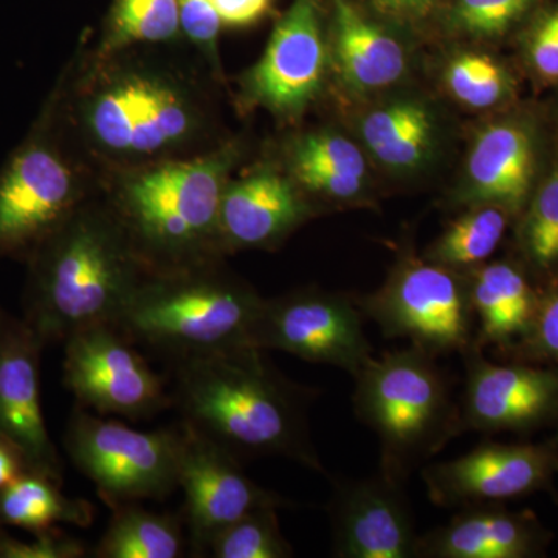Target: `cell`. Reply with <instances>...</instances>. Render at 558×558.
<instances>
[{
	"instance_id": "1",
	"label": "cell",
	"mask_w": 558,
	"mask_h": 558,
	"mask_svg": "<svg viewBox=\"0 0 558 558\" xmlns=\"http://www.w3.org/2000/svg\"><path fill=\"white\" fill-rule=\"evenodd\" d=\"M314 395L255 347L174 362L171 400L182 424L240 461L281 457L325 473L311 439Z\"/></svg>"
},
{
	"instance_id": "2",
	"label": "cell",
	"mask_w": 558,
	"mask_h": 558,
	"mask_svg": "<svg viewBox=\"0 0 558 558\" xmlns=\"http://www.w3.org/2000/svg\"><path fill=\"white\" fill-rule=\"evenodd\" d=\"M138 264L123 226L101 216L65 219L40 259L25 323L44 347L113 325L142 282Z\"/></svg>"
},
{
	"instance_id": "3",
	"label": "cell",
	"mask_w": 558,
	"mask_h": 558,
	"mask_svg": "<svg viewBox=\"0 0 558 558\" xmlns=\"http://www.w3.org/2000/svg\"><path fill=\"white\" fill-rule=\"evenodd\" d=\"M436 359L411 344L371 359L354 376L355 416L379 439V472L400 483L464 433Z\"/></svg>"
},
{
	"instance_id": "4",
	"label": "cell",
	"mask_w": 558,
	"mask_h": 558,
	"mask_svg": "<svg viewBox=\"0 0 558 558\" xmlns=\"http://www.w3.org/2000/svg\"><path fill=\"white\" fill-rule=\"evenodd\" d=\"M196 267L142 279L113 326L132 343L172 362L252 347L264 300L252 289Z\"/></svg>"
},
{
	"instance_id": "5",
	"label": "cell",
	"mask_w": 558,
	"mask_h": 558,
	"mask_svg": "<svg viewBox=\"0 0 558 558\" xmlns=\"http://www.w3.org/2000/svg\"><path fill=\"white\" fill-rule=\"evenodd\" d=\"M226 161H182L146 172L124 191L121 213L130 241L150 259H170L171 270L189 269L209 244H218Z\"/></svg>"
},
{
	"instance_id": "6",
	"label": "cell",
	"mask_w": 558,
	"mask_h": 558,
	"mask_svg": "<svg viewBox=\"0 0 558 558\" xmlns=\"http://www.w3.org/2000/svg\"><path fill=\"white\" fill-rule=\"evenodd\" d=\"M182 442L183 427L138 432L81 405L65 433L70 459L110 508L174 494Z\"/></svg>"
},
{
	"instance_id": "7",
	"label": "cell",
	"mask_w": 558,
	"mask_h": 558,
	"mask_svg": "<svg viewBox=\"0 0 558 558\" xmlns=\"http://www.w3.org/2000/svg\"><path fill=\"white\" fill-rule=\"evenodd\" d=\"M387 339H407L429 354H464L475 343L469 281L440 264L407 259L376 295L359 303Z\"/></svg>"
},
{
	"instance_id": "8",
	"label": "cell",
	"mask_w": 558,
	"mask_h": 558,
	"mask_svg": "<svg viewBox=\"0 0 558 558\" xmlns=\"http://www.w3.org/2000/svg\"><path fill=\"white\" fill-rule=\"evenodd\" d=\"M64 343V385L84 409L138 421L172 405L159 374L116 326L81 329Z\"/></svg>"
},
{
	"instance_id": "9",
	"label": "cell",
	"mask_w": 558,
	"mask_h": 558,
	"mask_svg": "<svg viewBox=\"0 0 558 558\" xmlns=\"http://www.w3.org/2000/svg\"><path fill=\"white\" fill-rule=\"evenodd\" d=\"M363 318L359 304L333 293L310 290L264 300L250 344L333 366L354 377L374 357Z\"/></svg>"
},
{
	"instance_id": "10",
	"label": "cell",
	"mask_w": 558,
	"mask_h": 558,
	"mask_svg": "<svg viewBox=\"0 0 558 558\" xmlns=\"http://www.w3.org/2000/svg\"><path fill=\"white\" fill-rule=\"evenodd\" d=\"M429 501L439 508H464L546 492L556 495L558 428L542 442L484 440L450 461L421 469Z\"/></svg>"
},
{
	"instance_id": "11",
	"label": "cell",
	"mask_w": 558,
	"mask_h": 558,
	"mask_svg": "<svg viewBox=\"0 0 558 558\" xmlns=\"http://www.w3.org/2000/svg\"><path fill=\"white\" fill-rule=\"evenodd\" d=\"M462 360V432L529 436L543 428H558V366L520 360L495 363L478 343H473Z\"/></svg>"
},
{
	"instance_id": "12",
	"label": "cell",
	"mask_w": 558,
	"mask_h": 558,
	"mask_svg": "<svg viewBox=\"0 0 558 558\" xmlns=\"http://www.w3.org/2000/svg\"><path fill=\"white\" fill-rule=\"evenodd\" d=\"M179 488L185 495L183 523L189 529L191 556H208L209 543L222 529L252 510L292 502L250 480L240 459L183 425Z\"/></svg>"
},
{
	"instance_id": "13",
	"label": "cell",
	"mask_w": 558,
	"mask_h": 558,
	"mask_svg": "<svg viewBox=\"0 0 558 558\" xmlns=\"http://www.w3.org/2000/svg\"><path fill=\"white\" fill-rule=\"evenodd\" d=\"M326 510L333 557L417 558L421 535L405 483L381 472L369 478H332Z\"/></svg>"
},
{
	"instance_id": "14",
	"label": "cell",
	"mask_w": 558,
	"mask_h": 558,
	"mask_svg": "<svg viewBox=\"0 0 558 558\" xmlns=\"http://www.w3.org/2000/svg\"><path fill=\"white\" fill-rule=\"evenodd\" d=\"M43 348L25 319L0 310V436L22 451L32 470L61 483V461L40 410Z\"/></svg>"
},
{
	"instance_id": "15",
	"label": "cell",
	"mask_w": 558,
	"mask_h": 558,
	"mask_svg": "<svg viewBox=\"0 0 558 558\" xmlns=\"http://www.w3.org/2000/svg\"><path fill=\"white\" fill-rule=\"evenodd\" d=\"M75 201L72 172L51 150L32 146L0 180V248L53 233Z\"/></svg>"
},
{
	"instance_id": "16",
	"label": "cell",
	"mask_w": 558,
	"mask_h": 558,
	"mask_svg": "<svg viewBox=\"0 0 558 558\" xmlns=\"http://www.w3.org/2000/svg\"><path fill=\"white\" fill-rule=\"evenodd\" d=\"M325 68L317 0H295L253 72V94L279 112H296L317 94Z\"/></svg>"
},
{
	"instance_id": "17",
	"label": "cell",
	"mask_w": 558,
	"mask_h": 558,
	"mask_svg": "<svg viewBox=\"0 0 558 558\" xmlns=\"http://www.w3.org/2000/svg\"><path fill=\"white\" fill-rule=\"evenodd\" d=\"M550 543L553 532L534 510L484 502L459 508L449 523L421 535L417 558H538Z\"/></svg>"
},
{
	"instance_id": "18",
	"label": "cell",
	"mask_w": 558,
	"mask_h": 558,
	"mask_svg": "<svg viewBox=\"0 0 558 558\" xmlns=\"http://www.w3.org/2000/svg\"><path fill=\"white\" fill-rule=\"evenodd\" d=\"M306 216V205L288 180L260 172L223 190L218 244L230 248L271 245Z\"/></svg>"
},
{
	"instance_id": "19",
	"label": "cell",
	"mask_w": 558,
	"mask_h": 558,
	"mask_svg": "<svg viewBox=\"0 0 558 558\" xmlns=\"http://www.w3.org/2000/svg\"><path fill=\"white\" fill-rule=\"evenodd\" d=\"M469 293L476 322L475 343L508 354L531 326L538 290L520 267L499 260L473 270Z\"/></svg>"
},
{
	"instance_id": "20",
	"label": "cell",
	"mask_w": 558,
	"mask_h": 558,
	"mask_svg": "<svg viewBox=\"0 0 558 558\" xmlns=\"http://www.w3.org/2000/svg\"><path fill=\"white\" fill-rule=\"evenodd\" d=\"M470 199L497 205L510 215L526 201L534 171V148L519 124L499 123L481 132L469 159Z\"/></svg>"
},
{
	"instance_id": "21",
	"label": "cell",
	"mask_w": 558,
	"mask_h": 558,
	"mask_svg": "<svg viewBox=\"0 0 558 558\" xmlns=\"http://www.w3.org/2000/svg\"><path fill=\"white\" fill-rule=\"evenodd\" d=\"M337 58L341 75L359 90L396 83L405 70L398 40L360 14L348 0H336Z\"/></svg>"
},
{
	"instance_id": "22",
	"label": "cell",
	"mask_w": 558,
	"mask_h": 558,
	"mask_svg": "<svg viewBox=\"0 0 558 558\" xmlns=\"http://www.w3.org/2000/svg\"><path fill=\"white\" fill-rule=\"evenodd\" d=\"M60 481L27 470L9 486L0 488V526H16L32 532L49 531L58 523L87 527L94 508L86 499L65 497Z\"/></svg>"
},
{
	"instance_id": "23",
	"label": "cell",
	"mask_w": 558,
	"mask_h": 558,
	"mask_svg": "<svg viewBox=\"0 0 558 558\" xmlns=\"http://www.w3.org/2000/svg\"><path fill=\"white\" fill-rule=\"evenodd\" d=\"M113 517L94 550L98 558H178L185 553L182 517L135 502L112 508Z\"/></svg>"
},
{
	"instance_id": "24",
	"label": "cell",
	"mask_w": 558,
	"mask_h": 558,
	"mask_svg": "<svg viewBox=\"0 0 558 558\" xmlns=\"http://www.w3.org/2000/svg\"><path fill=\"white\" fill-rule=\"evenodd\" d=\"M362 131L377 159L388 167L411 168L427 154L433 123L424 106L399 101L371 112Z\"/></svg>"
},
{
	"instance_id": "25",
	"label": "cell",
	"mask_w": 558,
	"mask_h": 558,
	"mask_svg": "<svg viewBox=\"0 0 558 558\" xmlns=\"http://www.w3.org/2000/svg\"><path fill=\"white\" fill-rule=\"evenodd\" d=\"M510 213L497 205H480L461 218L429 250L428 260L453 270L478 269L501 244Z\"/></svg>"
},
{
	"instance_id": "26",
	"label": "cell",
	"mask_w": 558,
	"mask_h": 558,
	"mask_svg": "<svg viewBox=\"0 0 558 558\" xmlns=\"http://www.w3.org/2000/svg\"><path fill=\"white\" fill-rule=\"evenodd\" d=\"M278 508L266 506L245 513L222 529L209 543L208 556L215 558H289L292 546L282 535Z\"/></svg>"
},
{
	"instance_id": "27",
	"label": "cell",
	"mask_w": 558,
	"mask_h": 558,
	"mask_svg": "<svg viewBox=\"0 0 558 558\" xmlns=\"http://www.w3.org/2000/svg\"><path fill=\"white\" fill-rule=\"evenodd\" d=\"M520 247L534 270L558 277V170L543 183L524 216Z\"/></svg>"
},
{
	"instance_id": "28",
	"label": "cell",
	"mask_w": 558,
	"mask_h": 558,
	"mask_svg": "<svg viewBox=\"0 0 558 558\" xmlns=\"http://www.w3.org/2000/svg\"><path fill=\"white\" fill-rule=\"evenodd\" d=\"M178 0H117L112 33L117 44L159 43L179 31Z\"/></svg>"
},
{
	"instance_id": "29",
	"label": "cell",
	"mask_w": 558,
	"mask_h": 558,
	"mask_svg": "<svg viewBox=\"0 0 558 558\" xmlns=\"http://www.w3.org/2000/svg\"><path fill=\"white\" fill-rule=\"evenodd\" d=\"M451 94L472 108H490L508 94L505 70L486 54L465 53L451 62L447 72Z\"/></svg>"
},
{
	"instance_id": "30",
	"label": "cell",
	"mask_w": 558,
	"mask_h": 558,
	"mask_svg": "<svg viewBox=\"0 0 558 558\" xmlns=\"http://www.w3.org/2000/svg\"><path fill=\"white\" fill-rule=\"evenodd\" d=\"M505 357L558 366V277L548 288L538 290L537 310L531 326Z\"/></svg>"
},
{
	"instance_id": "31",
	"label": "cell",
	"mask_w": 558,
	"mask_h": 558,
	"mask_svg": "<svg viewBox=\"0 0 558 558\" xmlns=\"http://www.w3.org/2000/svg\"><path fill=\"white\" fill-rule=\"evenodd\" d=\"M90 124L102 145L116 150H131L134 132V94L131 81L98 98L92 109Z\"/></svg>"
},
{
	"instance_id": "32",
	"label": "cell",
	"mask_w": 558,
	"mask_h": 558,
	"mask_svg": "<svg viewBox=\"0 0 558 558\" xmlns=\"http://www.w3.org/2000/svg\"><path fill=\"white\" fill-rule=\"evenodd\" d=\"M295 167H315L362 178L365 159L357 146L336 134L310 135L295 150Z\"/></svg>"
},
{
	"instance_id": "33",
	"label": "cell",
	"mask_w": 558,
	"mask_h": 558,
	"mask_svg": "<svg viewBox=\"0 0 558 558\" xmlns=\"http://www.w3.org/2000/svg\"><path fill=\"white\" fill-rule=\"evenodd\" d=\"M535 0H459L454 17L475 35H499L519 22Z\"/></svg>"
},
{
	"instance_id": "34",
	"label": "cell",
	"mask_w": 558,
	"mask_h": 558,
	"mask_svg": "<svg viewBox=\"0 0 558 558\" xmlns=\"http://www.w3.org/2000/svg\"><path fill=\"white\" fill-rule=\"evenodd\" d=\"M86 546L60 529L35 532V539L21 542L0 531V558H81Z\"/></svg>"
},
{
	"instance_id": "35",
	"label": "cell",
	"mask_w": 558,
	"mask_h": 558,
	"mask_svg": "<svg viewBox=\"0 0 558 558\" xmlns=\"http://www.w3.org/2000/svg\"><path fill=\"white\" fill-rule=\"evenodd\" d=\"M301 185L314 193L325 194L333 199L348 201L363 190V179L343 172L323 170L315 167H295Z\"/></svg>"
},
{
	"instance_id": "36",
	"label": "cell",
	"mask_w": 558,
	"mask_h": 558,
	"mask_svg": "<svg viewBox=\"0 0 558 558\" xmlns=\"http://www.w3.org/2000/svg\"><path fill=\"white\" fill-rule=\"evenodd\" d=\"M531 58L539 75L558 78V5L539 20L531 39Z\"/></svg>"
},
{
	"instance_id": "37",
	"label": "cell",
	"mask_w": 558,
	"mask_h": 558,
	"mask_svg": "<svg viewBox=\"0 0 558 558\" xmlns=\"http://www.w3.org/2000/svg\"><path fill=\"white\" fill-rule=\"evenodd\" d=\"M178 2L180 25L186 35L199 44L215 43L222 20L211 0H178Z\"/></svg>"
},
{
	"instance_id": "38",
	"label": "cell",
	"mask_w": 558,
	"mask_h": 558,
	"mask_svg": "<svg viewBox=\"0 0 558 558\" xmlns=\"http://www.w3.org/2000/svg\"><path fill=\"white\" fill-rule=\"evenodd\" d=\"M220 20L229 25H248L258 21L270 7V0H211Z\"/></svg>"
},
{
	"instance_id": "39",
	"label": "cell",
	"mask_w": 558,
	"mask_h": 558,
	"mask_svg": "<svg viewBox=\"0 0 558 558\" xmlns=\"http://www.w3.org/2000/svg\"><path fill=\"white\" fill-rule=\"evenodd\" d=\"M27 470L32 469L22 451L0 436V488L9 486Z\"/></svg>"
},
{
	"instance_id": "40",
	"label": "cell",
	"mask_w": 558,
	"mask_h": 558,
	"mask_svg": "<svg viewBox=\"0 0 558 558\" xmlns=\"http://www.w3.org/2000/svg\"><path fill=\"white\" fill-rule=\"evenodd\" d=\"M381 11L400 20L422 17L432 9L433 0H374Z\"/></svg>"
}]
</instances>
